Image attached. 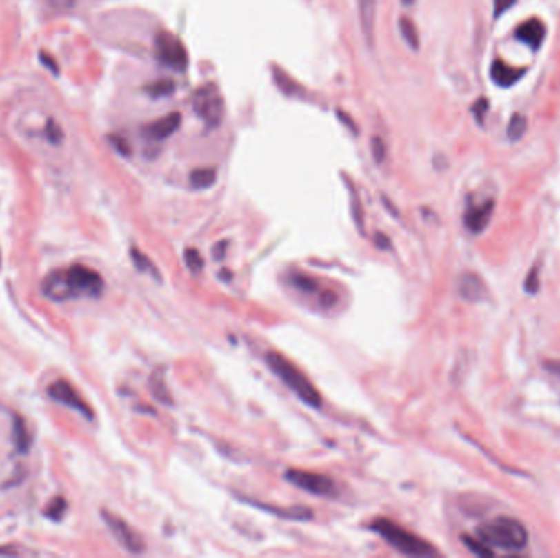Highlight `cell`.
<instances>
[{
	"mask_svg": "<svg viewBox=\"0 0 560 558\" xmlns=\"http://www.w3.org/2000/svg\"><path fill=\"white\" fill-rule=\"evenodd\" d=\"M338 115H339V118H343V120H341V121L346 123V125H348L349 128H351L352 131H356V126H354V123H352V121H349V120H351V118H349V117H344L343 113H341V112L338 113Z\"/></svg>",
	"mask_w": 560,
	"mask_h": 558,
	"instance_id": "cell-35",
	"label": "cell"
},
{
	"mask_svg": "<svg viewBox=\"0 0 560 558\" xmlns=\"http://www.w3.org/2000/svg\"><path fill=\"white\" fill-rule=\"evenodd\" d=\"M292 282L297 288L303 290V292L310 293V292H314V290H317V285L313 283V280L308 279V277H305V275H293Z\"/></svg>",
	"mask_w": 560,
	"mask_h": 558,
	"instance_id": "cell-28",
	"label": "cell"
},
{
	"mask_svg": "<svg viewBox=\"0 0 560 558\" xmlns=\"http://www.w3.org/2000/svg\"><path fill=\"white\" fill-rule=\"evenodd\" d=\"M477 535L490 547L508 552H519L529 542L528 529L514 517L500 516L477 527Z\"/></svg>",
	"mask_w": 560,
	"mask_h": 558,
	"instance_id": "cell-2",
	"label": "cell"
},
{
	"mask_svg": "<svg viewBox=\"0 0 560 558\" xmlns=\"http://www.w3.org/2000/svg\"><path fill=\"white\" fill-rule=\"evenodd\" d=\"M103 287L102 275L82 263L51 272L41 285L45 297L52 301H66L81 297L97 298L102 295Z\"/></svg>",
	"mask_w": 560,
	"mask_h": 558,
	"instance_id": "cell-1",
	"label": "cell"
},
{
	"mask_svg": "<svg viewBox=\"0 0 560 558\" xmlns=\"http://www.w3.org/2000/svg\"><path fill=\"white\" fill-rule=\"evenodd\" d=\"M524 290L531 295L539 292V267H532L531 272H529L526 280H524Z\"/></svg>",
	"mask_w": 560,
	"mask_h": 558,
	"instance_id": "cell-25",
	"label": "cell"
},
{
	"mask_svg": "<svg viewBox=\"0 0 560 558\" xmlns=\"http://www.w3.org/2000/svg\"><path fill=\"white\" fill-rule=\"evenodd\" d=\"M48 395H50L54 401L66 404V406L71 408V410L81 412V415L86 416L87 419H92V417H94V412H92L89 404L84 401V398L76 392V388H74L68 380L52 381V383L48 386Z\"/></svg>",
	"mask_w": 560,
	"mask_h": 558,
	"instance_id": "cell-9",
	"label": "cell"
},
{
	"mask_svg": "<svg viewBox=\"0 0 560 558\" xmlns=\"http://www.w3.org/2000/svg\"><path fill=\"white\" fill-rule=\"evenodd\" d=\"M488 108H490L488 100L483 99V97H482V99L477 100L474 105H472V113H474L475 120H477V123H479V125H483L485 115H487Z\"/></svg>",
	"mask_w": 560,
	"mask_h": 558,
	"instance_id": "cell-26",
	"label": "cell"
},
{
	"mask_svg": "<svg viewBox=\"0 0 560 558\" xmlns=\"http://www.w3.org/2000/svg\"><path fill=\"white\" fill-rule=\"evenodd\" d=\"M186 263L189 266V269L194 272V274L203 269V259L199 254V250L194 248L186 250Z\"/></svg>",
	"mask_w": 560,
	"mask_h": 558,
	"instance_id": "cell-24",
	"label": "cell"
},
{
	"mask_svg": "<svg viewBox=\"0 0 560 558\" xmlns=\"http://www.w3.org/2000/svg\"><path fill=\"white\" fill-rule=\"evenodd\" d=\"M174 90H176V83L170 81V79L156 81L146 87L148 95H151L152 99H163V97H169L174 94Z\"/></svg>",
	"mask_w": 560,
	"mask_h": 558,
	"instance_id": "cell-19",
	"label": "cell"
},
{
	"mask_svg": "<svg viewBox=\"0 0 560 558\" xmlns=\"http://www.w3.org/2000/svg\"><path fill=\"white\" fill-rule=\"evenodd\" d=\"M372 530L379 534L385 542L403 555L410 557H432L436 555V548L430 542L423 540L418 535L408 532L401 526L395 524L390 519H377L372 522Z\"/></svg>",
	"mask_w": 560,
	"mask_h": 558,
	"instance_id": "cell-4",
	"label": "cell"
},
{
	"mask_svg": "<svg viewBox=\"0 0 560 558\" xmlns=\"http://www.w3.org/2000/svg\"><path fill=\"white\" fill-rule=\"evenodd\" d=\"M102 519L105 524H107L110 532L113 534V537L118 540L121 547L125 548L126 552L130 553H143L144 548H146V544H144V539L138 534L137 529H133L128 522L125 519H121L120 516L113 514L110 511H105L102 509Z\"/></svg>",
	"mask_w": 560,
	"mask_h": 558,
	"instance_id": "cell-8",
	"label": "cell"
},
{
	"mask_svg": "<svg viewBox=\"0 0 560 558\" xmlns=\"http://www.w3.org/2000/svg\"><path fill=\"white\" fill-rule=\"evenodd\" d=\"M190 186L197 188V190H205L210 188L217 182V170L212 167H202V169L192 170L190 174Z\"/></svg>",
	"mask_w": 560,
	"mask_h": 558,
	"instance_id": "cell-16",
	"label": "cell"
},
{
	"mask_svg": "<svg viewBox=\"0 0 560 558\" xmlns=\"http://www.w3.org/2000/svg\"><path fill=\"white\" fill-rule=\"evenodd\" d=\"M48 138H50L52 143H58V141H61V138H63L61 130L58 128V125H56L54 121L48 123Z\"/></svg>",
	"mask_w": 560,
	"mask_h": 558,
	"instance_id": "cell-32",
	"label": "cell"
},
{
	"mask_svg": "<svg viewBox=\"0 0 560 558\" xmlns=\"http://www.w3.org/2000/svg\"><path fill=\"white\" fill-rule=\"evenodd\" d=\"M526 128H528L526 118H524L521 113H514V115L511 117L508 125V138L511 141H518V139H521L524 133H526Z\"/></svg>",
	"mask_w": 560,
	"mask_h": 558,
	"instance_id": "cell-21",
	"label": "cell"
},
{
	"mask_svg": "<svg viewBox=\"0 0 560 558\" xmlns=\"http://www.w3.org/2000/svg\"><path fill=\"white\" fill-rule=\"evenodd\" d=\"M457 288H459V295H461V298H463L466 301H472V303L482 301L485 295H487V287H485V282L477 274H472V272H467V274L461 275Z\"/></svg>",
	"mask_w": 560,
	"mask_h": 558,
	"instance_id": "cell-13",
	"label": "cell"
},
{
	"mask_svg": "<svg viewBox=\"0 0 560 558\" xmlns=\"http://www.w3.org/2000/svg\"><path fill=\"white\" fill-rule=\"evenodd\" d=\"M462 542L466 544V547L469 548V550L477 557H493V555H495L493 548L490 546H487V544H485L482 539H474V537H470V535H462Z\"/></svg>",
	"mask_w": 560,
	"mask_h": 558,
	"instance_id": "cell-20",
	"label": "cell"
},
{
	"mask_svg": "<svg viewBox=\"0 0 560 558\" xmlns=\"http://www.w3.org/2000/svg\"><path fill=\"white\" fill-rule=\"evenodd\" d=\"M112 141H113V144H115V148L118 149V151L121 152V155H130L128 144H126V141H123V139H120V138H112Z\"/></svg>",
	"mask_w": 560,
	"mask_h": 558,
	"instance_id": "cell-34",
	"label": "cell"
},
{
	"mask_svg": "<svg viewBox=\"0 0 560 558\" xmlns=\"http://www.w3.org/2000/svg\"><path fill=\"white\" fill-rule=\"evenodd\" d=\"M39 61H41V64L45 66L48 71H51L52 74H56V76H58V72H59L58 63H56L54 58H52L51 54H48V52L41 51V54H39Z\"/></svg>",
	"mask_w": 560,
	"mask_h": 558,
	"instance_id": "cell-30",
	"label": "cell"
},
{
	"mask_svg": "<svg viewBox=\"0 0 560 558\" xmlns=\"http://www.w3.org/2000/svg\"><path fill=\"white\" fill-rule=\"evenodd\" d=\"M544 367L548 368L550 373H554V375L560 377V360H546Z\"/></svg>",
	"mask_w": 560,
	"mask_h": 558,
	"instance_id": "cell-33",
	"label": "cell"
},
{
	"mask_svg": "<svg viewBox=\"0 0 560 558\" xmlns=\"http://www.w3.org/2000/svg\"><path fill=\"white\" fill-rule=\"evenodd\" d=\"M182 121V115L179 112H172L166 115L154 123H151L146 128V134L152 139H166L172 136L179 130Z\"/></svg>",
	"mask_w": 560,
	"mask_h": 558,
	"instance_id": "cell-15",
	"label": "cell"
},
{
	"mask_svg": "<svg viewBox=\"0 0 560 558\" xmlns=\"http://www.w3.org/2000/svg\"><path fill=\"white\" fill-rule=\"evenodd\" d=\"M414 2H417V0H401V3H403V6H413Z\"/></svg>",
	"mask_w": 560,
	"mask_h": 558,
	"instance_id": "cell-36",
	"label": "cell"
},
{
	"mask_svg": "<svg viewBox=\"0 0 560 558\" xmlns=\"http://www.w3.org/2000/svg\"><path fill=\"white\" fill-rule=\"evenodd\" d=\"M357 12H359V23H361V32L364 34L366 43L369 46H374L377 3H375V0H357Z\"/></svg>",
	"mask_w": 560,
	"mask_h": 558,
	"instance_id": "cell-12",
	"label": "cell"
},
{
	"mask_svg": "<svg viewBox=\"0 0 560 558\" xmlns=\"http://www.w3.org/2000/svg\"><path fill=\"white\" fill-rule=\"evenodd\" d=\"M154 51L159 63L174 69V71L183 72L187 69V66H189V54H187L186 46L172 33H157L154 39Z\"/></svg>",
	"mask_w": 560,
	"mask_h": 558,
	"instance_id": "cell-6",
	"label": "cell"
},
{
	"mask_svg": "<svg viewBox=\"0 0 560 558\" xmlns=\"http://www.w3.org/2000/svg\"><path fill=\"white\" fill-rule=\"evenodd\" d=\"M398 28H400L401 38L405 39V43L408 45L413 51L419 50V34L417 30V25L411 21L408 17H400L398 20Z\"/></svg>",
	"mask_w": 560,
	"mask_h": 558,
	"instance_id": "cell-17",
	"label": "cell"
},
{
	"mask_svg": "<svg viewBox=\"0 0 560 558\" xmlns=\"http://www.w3.org/2000/svg\"><path fill=\"white\" fill-rule=\"evenodd\" d=\"M192 105H194V112L210 128L220 125L225 117V100L213 83H207L197 90Z\"/></svg>",
	"mask_w": 560,
	"mask_h": 558,
	"instance_id": "cell-5",
	"label": "cell"
},
{
	"mask_svg": "<svg viewBox=\"0 0 560 558\" xmlns=\"http://www.w3.org/2000/svg\"><path fill=\"white\" fill-rule=\"evenodd\" d=\"M370 144H372V156H374L375 162H377V164H382L385 155H387V149H385V143L382 141V138H380V136H374Z\"/></svg>",
	"mask_w": 560,
	"mask_h": 558,
	"instance_id": "cell-27",
	"label": "cell"
},
{
	"mask_svg": "<svg viewBox=\"0 0 560 558\" xmlns=\"http://www.w3.org/2000/svg\"><path fill=\"white\" fill-rule=\"evenodd\" d=\"M516 3V0H493V17L500 19L508 8H511Z\"/></svg>",
	"mask_w": 560,
	"mask_h": 558,
	"instance_id": "cell-29",
	"label": "cell"
},
{
	"mask_svg": "<svg viewBox=\"0 0 560 558\" xmlns=\"http://www.w3.org/2000/svg\"><path fill=\"white\" fill-rule=\"evenodd\" d=\"M266 362H268L270 370H272L305 404H308V406L312 408L321 406V395L318 393L314 385L306 379L299 368L292 366L283 355L270 350V352H268V355H266Z\"/></svg>",
	"mask_w": 560,
	"mask_h": 558,
	"instance_id": "cell-3",
	"label": "cell"
},
{
	"mask_svg": "<svg viewBox=\"0 0 560 558\" xmlns=\"http://www.w3.org/2000/svg\"><path fill=\"white\" fill-rule=\"evenodd\" d=\"M13 441H15L17 450L21 452V454L28 452L30 444H32L28 430H26L25 421L20 419L19 416H15V419H13Z\"/></svg>",
	"mask_w": 560,
	"mask_h": 558,
	"instance_id": "cell-18",
	"label": "cell"
},
{
	"mask_svg": "<svg viewBox=\"0 0 560 558\" xmlns=\"http://www.w3.org/2000/svg\"><path fill=\"white\" fill-rule=\"evenodd\" d=\"M546 33H548V30H546V25L539 19H529L516 28L514 37L531 48L532 51H536L539 50L542 41H544Z\"/></svg>",
	"mask_w": 560,
	"mask_h": 558,
	"instance_id": "cell-11",
	"label": "cell"
},
{
	"mask_svg": "<svg viewBox=\"0 0 560 558\" xmlns=\"http://www.w3.org/2000/svg\"><path fill=\"white\" fill-rule=\"evenodd\" d=\"M493 212H495V201L493 200H487L480 205H470L463 215V225L474 235H480L492 221Z\"/></svg>",
	"mask_w": 560,
	"mask_h": 558,
	"instance_id": "cell-10",
	"label": "cell"
},
{
	"mask_svg": "<svg viewBox=\"0 0 560 558\" xmlns=\"http://www.w3.org/2000/svg\"><path fill=\"white\" fill-rule=\"evenodd\" d=\"M66 511H68V501L61 498V496H56V498H52L51 503L46 506L45 514L52 521H59L63 519Z\"/></svg>",
	"mask_w": 560,
	"mask_h": 558,
	"instance_id": "cell-22",
	"label": "cell"
},
{
	"mask_svg": "<svg viewBox=\"0 0 560 558\" xmlns=\"http://www.w3.org/2000/svg\"><path fill=\"white\" fill-rule=\"evenodd\" d=\"M74 3H76V0H48V6L58 12L69 10V8L74 7Z\"/></svg>",
	"mask_w": 560,
	"mask_h": 558,
	"instance_id": "cell-31",
	"label": "cell"
},
{
	"mask_svg": "<svg viewBox=\"0 0 560 558\" xmlns=\"http://www.w3.org/2000/svg\"><path fill=\"white\" fill-rule=\"evenodd\" d=\"M286 480L297 488H300V490L308 491L310 495L321 496V498H332V496H336V483L330 477L321 475V473L290 468L286 472Z\"/></svg>",
	"mask_w": 560,
	"mask_h": 558,
	"instance_id": "cell-7",
	"label": "cell"
},
{
	"mask_svg": "<svg viewBox=\"0 0 560 558\" xmlns=\"http://www.w3.org/2000/svg\"><path fill=\"white\" fill-rule=\"evenodd\" d=\"M131 259H133V263L137 266V269L139 272H148V274H151L152 277H156V279H159V274H157V269L152 266V262L146 256H144V254L139 252L138 249H131Z\"/></svg>",
	"mask_w": 560,
	"mask_h": 558,
	"instance_id": "cell-23",
	"label": "cell"
},
{
	"mask_svg": "<svg viewBox=\"0 0 560 558\" xmlns=\"http://www.w3.org/2000/svg\"><path fill=\"white\" fill-rule=\"evenodd\" d=\"M524 74H526V68H513V66H508L505 61L495 59L492 63V68H490V76H492V81L500 87H510L514 86L516 82L521 79Z\"/></svg>",
	"mask_w": 560,
	"mask_h": 558,
	"instance_id": "cell-14",
	"label": "cell"
}]
</instances>
